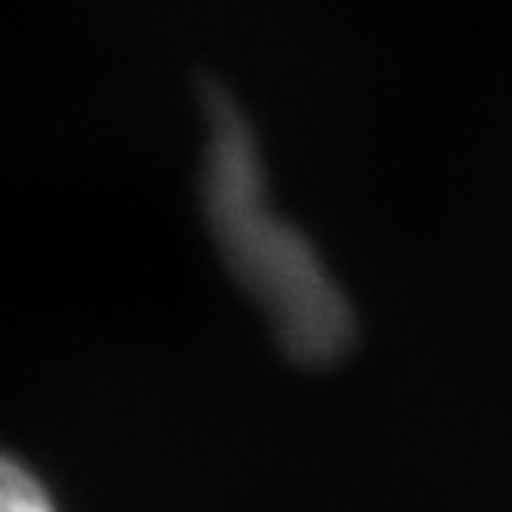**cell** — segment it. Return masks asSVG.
Segmentation results:
<instances>
[{
  "label": "cell",
  "instance_id": "obj_2",
  "mask_svg": "<svg viewBox=\"0 0 512 512\" xmlns=\"http://www.w3.org/2000/svg\"><path fill=\"white\" fill-rule=\"evenodd\" d=\"M0 512H57L43 480L4 452H0Z\"/></svg>",
  "mask_w": 512,
  "mask_h": 512
},
{
  "label": "cell",
  "instance_id": "obj_1",
  "mask_svg": "<svg viewBox=\"0 0 512 512\" xmlns=\"http://www.w3.org/2000/svg\"><path fill=\"white\" fill-rule=\"evenodd\" d=\"M203 214L217 253L299 363H335L356 342V313L310 235L278 214L253 128L224 89H207Z\"/></svg>",
  "mask_w": 512,
  "mask_h": 512
}]
</instances>
